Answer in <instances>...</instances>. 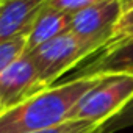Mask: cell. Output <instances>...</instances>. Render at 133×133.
Returning <instances> with one entry per match:
<instances>
[{
	"instance_id": "cell-1",
	"label": "cell",
	"mask_w": 133,
	"mask_h": 133,
	"mask_svg": "<svg viewBox=\"0 0 133 133\" xmlns=\"http://www.w3.org/2000/svg\"><path fill=\"white\" fill-rule=\"evenodd\" d=\"M108 74L72 77L0 113V133H33L68 121L78 100Z\"/></svg>"
},
{
	"instance_id": "cell-2",
	"label": "cell",
	"mask_w": 133,
	"mask_h": 133,
	"mask_svg": "<svg viewBox=\"0 0 133 133\" xmlns=\"http://www.w3.org/2000/svg\"><path fill=\"white\" fill-rule=\"evenodd\" d=\"M102 49V44L82 39L68 31L25 53L36 66L41 85L44 88H50L56 78L74 68H78L85 58L100 52Z\"/></svg>"
},
{
	"instance_id": "cell-3",
	"label": "cell",
	"mask_w": 133,
	"mask_h": 133,
	"mask_svg": "<svg viewBox=\"0 0 133 133\" xmlns=\"http://www.w3.org/2000/svg\"><path fill=\"white\" fill-rule=\"evenodd\" d=\"M133 100V74H108L71 110L72 121L107 124Z\"/></svg>"
},
{
	"instance_id": "cell-4",
	"label": "cell",
	"mask_w": 133,
	"mask_h": 133,
	"mask_svg": "<svg viewBox=\"0 0 133 133\" xmlns=\"http://www.w3.org/2000/svg\"><path fill=\"white\" fill-rule=\"evenodd\" d=\"M122 14L124 10L121 0H103L72 14L69 31L82 39L99 42L105 49L113 36L114 25Z\"/></svg>"
},
{
	"instance_id": "cell-5",
	"label": "cell",
	"mask_w": 133,
	"mask_h": 133,
	"mask_svg": "<svg viewBox=\"0 0 133 133\" xmlns=\"http://www.w3.org/2000/svg\"><path fill=\"white\" fill-rule=\"evenodd\" d=\"M45 89L31 58L24 53L17 61L0 74V107L2 111L27 100L33 94Z\"/></svg>"
},
{
	"instance_id": "cell-6",
	"label": "cell",
	"mask_w": 133,
	"mask_h": 133,
	"mask_svg": "<svg viewBox=\"0 0 133 133\" xmlns=\"http://www.w3.org/2000/svg\"><path fill=\"white\" fill-rule=\"evenodd\" d=\"M47 0H0V42L28 33Z\"/></svg>"
},
{
	"instance_id": "cell-7",
	"label": "cell",
	"mask_w": 133,
	"mask_h": 133,
	"mask_svg": "<svg viewBox=\"0 0 133 133\" xmlns=\"http://www.w3.org/2000/svg\"><path fill=\"white\" fill-rule=\"evenodd\" d=\"M133 74V36L107 45L99 55L78 68L74 77L91 74Z\"/></svg>"
},
{
	"instance_id": "cell-8",
	"label": "cell",
	"mask_w": 133,
	"mask_h": 133,
	"mask_svg": "<svg viewBox=\"0 0 133 133\" xmlns=\"http://www.w3.org/2000/svg\"><path fill=\"white\" fill-rule=\"evenodd\" d=\"M71 24L72 14L42 8L31 22L30 30L27 33V52L58 38L59 35L68 33L71 30Z\"/></svg>"
},
{
	"instance_id": "cell-9",
	"label": "cell",
	"mask_w": 133,
	"mask_h": 133,
	"mask_svg": "<svg viewBox=\"0 0 133 133\" xmlns=\"http://www.w3.org/2000/svg\"><path fill=\"white\" fill-rule=\"evenodd\" d=\"M27 52V33L0 42V74Z\"/></svg>"
},
{
	"instance_id": "cell-10",
	"label": "cell",
	"mask_w": 133,
	"mask_h": 133,
	"mask_svg": "<svg viewBox=\"0 0 133 133\" xmlns=\"http://www.w3.org/2000/svg\"><path fill=\"white\" fill-rule=\"evenodd\" d=\"M33 133H105L103 122H92V121H72L68 119L58 125L33 131Z\"/></svg>"
},
{
	"instance_id": "cell-11",
	"label": "cell",
	"mask_w": 133,
	"mask_h": 133,
	"mask_svg": "<svg viewBox=\"0 0 133 133\" xmlns=\"http://www.w3.org/2000/svg\"><path fill=\"white\" fill-rule=\"evenodd\" d=\"M103 0H47L44 10L50 11H59L66 14H75L88 6H92L96 3H100Z\"/></svg>"
},
{
	"instance_id": "cell-12",
	"label": "cell",
	"mask_w": 133,
	"mask_h": 133,
	"mask_svg": "<svg viewBox=\"0 0 133 133\" xmlns=\"http://www.w3.org/2000/svg\"><path fill=\"white\" fill-rule=\"evenodd\" d=\"M133 36V6L125 11L121 19L117 21V24L114 25V30H113V36L108 42L110 44H114V42H119V41H124L127 38H131Z\"/></svg>"
},
{
	"instance_id": "cell-13",
	"label": "cell",
	"mask_w": 133,
	"mask_h": 133,
	"mask_svg": "<svg viewBox=\"0 0 133 133\" xmlns=\"http://www.w3.org/2000/svg\"><path fill=\"white\" fill-rule=\"evenodd\" d=\"M133 125V100L111 121L105 124V133H116L122 128L131 127Z\"/></svg>"
},
{
	"instance_id": "cell-14",
	"label": "cell",
	"mask_w": 133,
	"mask_h": 133,
	"mask_svg": "<svg viewBox=\"0 0 133 133\" xmlns=\"http://www.w3.org/2000/svg\"><path fill=\"white\" fill-rule=\"evenodd\" d=\"M121 3H122V10L125 13V11H128L133 6V0H121Z\"/></svg>"
},
{
	"instance_id": "cell-15",
	"label": "cell",
	"mask_w": 133,
	"mask_h": 133,
	"mask_svg": "<svg viewBox=\"0 0 133 133\" xmlns=\"http://www.w3.org/2000/svg\"><path fill=\"white\" fill-rule=\"evenodd\" d=\"M0 113H2V107H0Z\"/></svg>"
}]
</instances>
